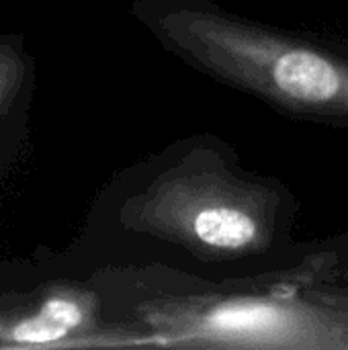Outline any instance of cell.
Listing matches in <instances>:
<instances>
[{"label": "cell", "mask_w": 348, "mask_h": 350, "mask_svg": "<svg viewBox=\"0 0 348 350\" xmlns=\"http://www.w3.org/2000/svg\"><path fill=\"white\" fill-rule=\"evenodd\" d=\"M25 59L8 43H0V121L10 111L25 80Z\"/></svg>", "instance_id": "8992f818"}, {"label": "cell", "mask_w": 348, "mask_h": 350, "mask_svg": "<svg viewBox=\"0 0 348 350\" xmlns=\"http://www.w3.org/2000/svg\"><path fill=\"white\" fill-rule=\"evenodd\" d=\"M103 295L92 283H59L35 308L0 314V349H107Z\"/></svg>", "instance_id": "277c9868"}, {"label": "cell", "mask_w": 348, "mask_h": 350, "mask_svg": "<svg viewBox=\"0 0 348 350\" xmlns=\"http://www.w3.org/2000/svg\"><path fill=\"white\" fill-rule=\"evenodd\" d=\"M158 45L291 119L348 127V39L287 29L217 0H135Z\"/></svg>", "instance_id": "3957f363"}, {"label": "cell", "mask_w": 348, "mask_h": 350, "mask_svg": "<svg viewBox=\"0 0 348 350\" xmlns=\"http://www.w3.org/2000/svg\"><path fill=\"white\" fill-rule=\"evenodd\" d=\"M92 283L109 349L348 350V287L318 279L308 262L252 281L103 267Z\"/></svg>", "instance_id": "7a4b0ae2"}, {"label": "cell", "mask_w": 348, "mask_h": 350, "mask_svg": "<svg viewBox=\"0 0 348 350\" xmlns=\"http://www.w3.org/2000/svg\"><path fill=\"white\" fill-rule=\"evenodd\" d=\"M302 203L273 174L242 164L215 133L178 137L129 166L111 189L105 267L164 269L205 281L293 275L314 242L297 238Z\"/></svg>", "instance_id": "6da1fadb"}, {"label": "cell", "mask_w": 348, "mask_h": 350, "mask_svg": "<svg viewBox=\"0 0 348 350\" xmlns=\"http://www.w3.org/2000/svg\"><path fill=\"white\" fill-rule=\"evenodd\" d=\"M308 267L318 279L348 287V230L316 240Z\"/></svg>", "instance_id": "5b68a950"}]
</instances>
